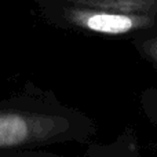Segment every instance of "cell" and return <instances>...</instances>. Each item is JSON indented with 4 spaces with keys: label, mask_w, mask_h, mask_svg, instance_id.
<instances>
[{
    "label": "cell",
    "mask_w": 157,
    "mask_h": 157,
    "mask_svg": "<svg viewBox=\"0 0 157 157\" xmlns=\"http://www.w3.org/2000/svg\"><path fill=\"white\" fill-rule=\"evenodd\" d=\"M26 136V124L18 116L0 117V146H11L22 142Z\"/></svg>",
    "instance_id": "cell-1"
},
{
    "label": "cell",
    "mask_w": 157,
    "mask_h": 157,
    "mask_svg": "<svg viewBox=\"0 0 157 157\" xmlns=\"http://www.w3.org/2000/svg\"><path fill=\"white\" fill-rule=\"evenodd\" d=\"M131 43L139 57L157 71V32L139 36L131 40Z\"/></svg>",
    "instance_id": "cell-2"
},
{
    "label": "cell",
    "mask_w": 157,
    "mask_h": 157,
    "mask_svg": "<svg viewBox=\"0 0 157 157\" xmlns=\"http://www.w3.org/2000/svg\"><path fill=\"white\" fill-rule=\"evenodd\" d=\"M141 106L145 116L157 127V88H147L142 92Z\"/></svg>",
    "instance_id": "cell-3"
}]
</instances>
